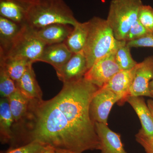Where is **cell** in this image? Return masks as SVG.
I'll use <instances>...</instances> for the list:
<instances>
[{"mask_svg":"<svg viewBox=\"0 0 153 153\" xmlns=\"http://www.w3.org/2000/svg\"><path fill=\"white\" fill-rule=\"evenodd\" d=\"M62 89L49 100H30L27 116L15 125L14 138L36 142L74 153L100 149L95 123L89 111L98 87L84 77L63 83Z\"/></svg>","mask_w":153,"mask_h":153,"instance_id":"cell-1","label":"cell"},{"mask_svg":"<svg viewBox=\"0 0 153 153\" xmlns=\"http://www.w3.org/2000/svg\"><path fill=\"white\" fill-rule=\"evenodd\" d=\"M79 22L63 0H30L26 25L33 30L54 24L74 27Z\"/></svg>","mask_w":153,"mask_h":153,"instance_id":"cell-2","label":"cell"},{"mask_svg":"<svg viewBox=\"0 0 153 153\" xmlns=\"http://www.w3.org/2000/svg\"><path fill=\"white\" fill-rule=\"evenodd\" d=\"M88 35L83 53L88 68L106 55L115 52L125 41H118L106 19L94 17L88 21Z\"/></svg>","mask_w":153,"mask_h":153,"instance_id":"cell-3","label":"cell"},{"mask_svg":"<svg viewBox=\"0 0 153 153\" xmlns=\"http://www.w3.org/2000/svg\"><path fill=\"white\" fill-rule=\"evenodd\" d=\"M143 4L141 0H111L106 20L118 41H126Z\"/></svg>","mask_w":153,"mask_h":153,"instance_id":"cell-4","label":"cell"},{"mask_svg":"<svg viewBox=\"0 0 153 153\" xmlns=\"http://www.w3.org/2000/svg\"><path fill=\"white\" fill-rule=\"evenodd\" d=\"M46 45L33 30L26 26L8 52L0 55L25 58L33 63L39 61Z\"/></svg>","mask_w":153,"mask_h":153,"instance_id":"cell-5","label":"cell"},{"mask_svg":"<svg viewBox=\"0 0 153 153\" xmlns=\"http://www.w3.org/2000/svg\"><path fill=\"white\" fill-rule=\"evenodd\" d=\"M115 52L96 62L85 73V79L99 88L106 85L115 74L121 70L116 61Z\"/></svg>","mask_w":153,"mask_h":153,"instance_id":"cell-6","label":"cell"},{"mask_svg":"<svg viewBox=\"0 0 153 153\" xmlns=\"http://www.w3.org/2000/svg\"><path fill=\"white\" fill-rule=\"evenodd\" d=\"M120 101V97L111 91L104 87L99 88L91 102L89 111L91 120L94 123L108 125L111 110L114 105Z\"/></svg>","mask_w":153,"mask_h":153,"instance_id":"cell-7","label":"cell"},{"mask_svg":"<svg viewBox=\"0 0 153 153\" xmlns=\"http://www.w3.org/2000/svg\"><path fill=\"white\" fill-rule=\"evenodd\" d=\"M153 79V57L151 56L145 58L141 63H138L130 91V96L153 98L149 88V84Z\"/></svg>","mask_w":153,"mask_h":153,"instance_id":"cell-8","label":"cell"},{"mask_svg":"<svg viewBox=\"0 0 153 153\" xmlns=\"http://www.w3.org/2000/svg\"><path fill=\"white\" fill-rule=\"evenodd\" d=\"M88 70L87 60L82 52L73 54L70 59L56 72L58 79L65 83L83 78Z\"/></svg>","mask_w":153,"mask_h":153,"instance_id":"cell-9","label":"cell"},{"mask_svg":"<svg viewBox=\"0 0 153 153\" xmlns=\"http://www.w3.org/2000/svg\"><path fill=\"white\" fill-rule=\"evenodd\" d=\"M137 66V64L132 69L119 71L103 87L111 91L120 97V101L118 103L119 105H123L130 96V91L135 75Z\"/></svg>","mask_w":153,"mask_h":153,"instance_id":"cell-10","label":"cell"},{"mask_svg":"<svg viewBox=\"0 0 153 153\" xmlns=\"http://www.w3.org/2000/svg\"><path fill=\"white\" fill-rule=\"evenodd\" d=\"M96 130L100 142V153H128L124 148L119 134L112 131L107 125L95 123Z\"/></svg>","mask_w":153,"mask_h":153,"instance_id":"cell-11","label":"cell"},{"mask_svg":"<svg viewBox=\"0 0 153 153\" xmlns=\"http://www.w3.org/2000/svg\"><path fill=\"white\" fill-rule=\"evenodd\" d=\"M73 54L64 42L47 45L39 61L49 63L56 71L60 69L70 59Z\"/></svg>","mask_w":153,"mask_h":153,"instance_id":"cell-12","label":"cell"},{"mask_svg":"<svg viewBox=\"0 0 153 153\" xmlns=\"http://www.w3.org/2000/svg\"><path fill=\"white\" fill-rule=\"evenodd\" d=\"M26 26L0 16V55L8 52Z\"/></svg>","mask_w":153,"mask_h":153,"instance_id":"cell-13","label":"cell"},{"mask_svg":"<svg viewBox=\"0 0 153 153\" xmlns=\"http://www.w3.org/2000/svg\"><path fill=\"white\" fill-rule=\"evenodd\" d=\"M30 0H0V16L26 25Z\"/></svg>","mask_w":153,"mask_h":153,"instance_id":"cell-14","label":"cell"},{"mask_svg":"<svg viewBox=\"0 0 153 153\" xmlns=\"http://www.w3.org/2000/svg\"><path fill=\"white\" fill-rule=\"evenodd\" d=\"M70 26L65 24H54L38 30H33L37 37L46 45H52L65 41L73 30V28Z\"/></svg>","mask_w":153,"mask_h":153,"instance_id":"cell-15","label":"cell"},{"mask_svg":"<svg viewBox=\"0 0 153 153\" xmlns=\"http://www.w3.org/2000/svg\"><path fill=\"white\" fill-rule=\"evenodd\" d=\"M33 64L30 63L24 75L15 82L18 90L29 100H41L43 92L36 79Z\"/></svg>","mask_w":153,"mask_h":153,"instance_id":"cell-16","label":"cell"},{"mask_svg":"<svg viewBox=\"0 0 153 153\" xmlns=\"http://www.w3.org/2000/svg\"><path fill=\"white\" fill-rule=\"evenodd\" d=\"M126 102L131 105L139 118L141 128L145 134L153 137V117L143 97L130 96L127 98Z\"/></svg>","mask_w":153,"mask_h":153,"instance_id":"cell-17","label":"cell"},{"mask_svg":"<svg viewBox=\"0 0 153 153\" xmlns=\"http://www.w3.org/2000/svg\"><path fill=\"white\" fill-rule=\"evenodd\" d=\"M15 120L10 109L8 99L0 100V139L5 144L14 140L13 128Z\"/></svg>","mask_w":153,"mask_h":153,"instance_id":"cell-18","label":"cell"},{"mask_svg":"<svg viewBox=\"0 0 153 153\" xmlns=\"http://www.w3.org/2000/svg\"><path fill=\"white\" fill-rule=\"evenodd\" d=\"M31 63H33L25 58L0 55V68L15 82L24 75Z\"/></svg>","mask_w":153,"mask_h":153,"instance_id":"cell-19","label":"cell"},{"mask_svg":"<svg viewBox=\"0 0 153 153\" xmlns=\"http://www.w3.org/2000/svg\"><path fill=\"white\" fill-rule=\"evenodd\" d=\"M89 24L88 21L79 23L73 27V30L64 43L73 54L83 52L88 35Z\"/></svg>","mask_w":153,"mask_h":153,"instance_id":"cell-20","label":"cell"},{"mask_svg":"<svg viewBox=\"0 0 153 153\" xmlns=\"http://www.w3.org/2000/svg\"><path fill=\"white\" fill-rule=\"evenodd\" d=\"M8 99L10 109L15 120V125L19 124L27 116L30 100L24 96L18 89Z\"/></svg>","mask_w":153,"mask_h":153,"instance_id":"cell-21","label":"cell"},{"mask_svg":"<svg viewBox=\"0 0 153 153\" xmlns=\"http://www.w3.org/2000/svg\"><path fill=\"white\" fill-rule=\"evenodd\" d=\"M130 49L125 41L116 51V61L121 70L132 69L138 64L132 57Z\"/></svg>","mask_w":153,"mask_h":153,"instance_id":"cell-22","label":"cell"},{"mask_svg":"<svg viewBox=\"0 0 153 153\" xmlns=\"http://www.w3.org/2000/svg\"><path fill=\"white\" fill-rule=\"evenodd\" d=\"M16 82L4 70L0 68V94L1 98H8L17 90Z\"/></svg>","mask_w":153,"mask_h":153,"instance_id":"cell-23","label":"cell"},{"mask_svg":"<svg viewBox=\"0 0 153 153\" xmlns=\"http://www.w3.org/2000/svg\"><path fill=\"white\" fill-rule=\"evenodd\" d=\"M138 20L148 31L153 34V8L143 4L139 11Z\"/></svg>","mask_w":153,"mask_h":153,"instance_id":"cell-24","label":"cell"},{"mask_svg":"<svg viewBox=\"0 0 153 153\" xmlns=\"http://www.w3.org/2000/svg\"><path fill=\"white\" fill-rule=\"evenodd\" d=\"M151 35H153V34L144 27L137 19L133 24L129 30L126 41L127 42H129Z\"/></svg>","mask_w":153,"mask_h":153,"instance_id":"cell-25","label":"cell"},{"mask_svg":"<svg viewBox=\"0 0 153 153\" xmlns=\"http://www.w3.org/2000/svg\"><path fill=\"white\" fill-rule=\"evenodd\" d=\"M47 146V145L40 143L32 142L22 146L12 149L7 153H41Z\"/></svg>","mask_w":153,"mask_h":153,"instance_id":"cell-26","label":"cell"},{"mask_svg":"<svg viewBox=\"0 0 153 153\" xmlns=\"http://www.w3.org/2000/svg\"><path fill=\"white\" fill-rule=\"evenodd\" d=\"M136 140L144 149L146 153H153V137H150L145 134L141 128L136 134Z\"/></svg>","mask_w":153,"mask_h":153,"instance_id":"cell-27","label":"cell"},{"mask_svg":"<svg viewBox=\"0 0 153 153\" xmlns=\"http://www.w3.org/2000/svg\"><path fill=\"white\" fill-rule=\"evenodd\" d=\"M127 45L131 48L132 47L153 48V35H151L140 39L127 42Z\"/></svg>","mask_w":153,"mask_h":153,"instance_id":"cell-28","label":"cell"},{"mask_svg":"<svg viewBox=\"0 0 153 153\" xmlns=\"http://www.w3.org/2000/svg\"><path fill=\"white\" fill-rule=\"evenodd\" d=\"M41 153H56V149L51 146H47L46 149Z\"/></svg>","mask_w":153,"mask_h":153,"instance_id":"cell-29","label":"cell"},{"mask_svg":"<svg viewBox=\"0 0 153 153\" xmlns=\"http://www.w3.org/2000/svg\"><path fill=\"white\" fill-rule=\"evenodd\" d=\"M147 105L153 117V100L152 99L148 100Z\"/></svg>","mask_w":153,"mask_h":153,"instance_id":"cell-30","label":"cell"},{"mask_svg":"<svg viewBox=\"0 0 153 153\" xmlns=\"http://www.w3.org/2000/svg\"><path fill=\"white\" fill-rule=\"evenodd\" d=\"M149 88L151 95L152 96L153 98V79L150 82L149 84Z\"/></svg>","mask_w":153,"mask_h":153,"instance_id":"cell-31","label":"cell"}]
</instances>
